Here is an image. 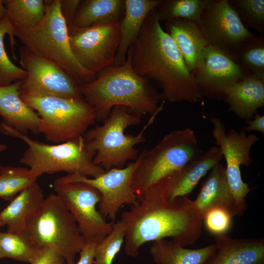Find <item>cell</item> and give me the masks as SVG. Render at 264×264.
Masks as SVG:
<instances>
[{"label": "cell", "mask_w": 264, "mask_h": 264, "mask_svg": "<svg viewBox=\"0 0 264 264\" xmlns=\"http://www.w3.org/2000/svg\"><path fill=\"white\" fill-rule=\"evenodd\" d=\"M191 201L188 196L170 200L154 186L149 187L136 205L121 215L126 224V254L136 258L143 244L168 238L183 247L194 245L203 226L201 217Z\"/></svg>", "instance_id": "obj_1"}, {"label": "cell", "mask_w": 264, "mask_h": 264, "mask_svg": "<svg viewBox=\"0 0 264 264\" xmlns=\"http://www.w3.org/2000/svg\"><path fill=\"white\" fill-rule=\"evenodd\" d=\"M160 22L157 7L149 13L129 49L132 66L139 75L156 84L164 100L199 102L202 97L194 74Z\"/></svg>", "instance_id": "obj_2"}, {"label": "cell", "mask_w": 264, "mask_h": 264, "mask_svg": "<svg viewBox=\"0 0 264 264\" xmlns=\"http://www.w3.org/2000/svg\"><path fill=\"white\" fill-rule=\"evenodd\" d=\"M79 90L93 108L98 122L104 121L117 106L125 107L140 117L152 115L164 100L152 82L134 71L127 55L123 65L105 68L94 80L80 84Z\"/></svg>", "instance_id": "obj_3"}, {"label": "cell", "mask_w": 264, "mask_h": 264, "mask_svg": "<svg viewBox=\"0 0 264 264\" xmlns=\"http://www.w3.org/2000/svg\"><path fill=\"white\" fill-rule=\"evenodd\" d=\"M165 102H161L158 109L136 135L125 134V130L139 125L141 117L121 106L113 107L102 125L88 129L83 137L87 150L95 153L94 163L106 171L124 167L128 161L136 160L140 153L135 146L145 142L144 133L163 109Z\"/></svg>", "instance_id": "obj_4"}, {"label": "cell", "mask_w": 264, "mask_h": 264, "mask_svg": "<svg viewBox=\"0 0 264 264\" xmlns=\"http://www.w3.org/2000/svg\"><path fill=\"white\" fill-rule=\"evenodd\" d=\"M0 130L3 133L19 138L26 144L27 147L19 162L28 167L37 178L44 174L50 175L61 172L95 177L106 171L94 163L95 153L87 150L83 136L50 145L33 140L2 122Z\"/></svg>", "instance_id": "obj_5"}, {"label": "cell", "mask_w": 264, "mask_h": 264, "mask_svg": "<svg viewBox=\"0 0 264 264\" xmlns=\"http://www.w3.org/2000/svg\"><path fill=\"white\" fill-rule=\"evenodd\" d=\"M43 21L32 28H14V35L33 53L60 67L79 84L95 79L78 63L70 47L68 28L60 11V0H44Z\"/></svg>", "instance_id": "obj_6"}, {"label": "cell", "mask_w": 264, "mask_h": 264, "mask_svg": "<svg viewBox=\"0 0 264 264\" xmlns=\"http://www.w3.org/2000/svg\"><path fill=\"white\" fill-rule=\"evenodd\" d=\"M24 232L37 247H51L67 264H75L76 255L87 244L73 215L55 193L44 198Z\"/></svg>", "instance_id": "obj_7"}, {"label": "cell", "mask_w": 264, "mask_h": 264, "mask_svg": "<svg viewBox=\"0 0 264 264\" xmlns=\"http://www.w3.org/2000/svg\"><path fill=\"white\" fill-rule=\"evenodd\" d=\"M22 100L40 117L39 133L58 144L83 136L96 121L92 107L83 97L21 92Z\"/></svg>", "instance_id": "obj_8"}, {"label": "cell", "mask_w": 264, "mask_h": 264, "mask_svg": "<svg viewBox=\"0 0 264 264\" xmlns=\"http://www.w3.org/2000/svg\"><path fill=\"white\" fill-rule=\"evenodd\" d=\"M201 153L194 132L189 128L173 131L153 148L144 150L132 180L138 202L149 187Z\"/></svg>", "instance_id": "obj_9"}, {"label": "cell", "mask_w": 264, "mask_h": 264, "mask_svg": "<svg viewBox=\"0 0 264 264\" xmlns=\"http://www.w3.org/2000/svg\"><path fill=\"white\" fill-rule=\"evenodd\" d=\"M210 121L213 126L212 136L226 161V174L237 215L242 216L247 208L245 198L255 187L249 188L248 184L243 181L240 167L250 165L252 162L250 150L259 138L254 134L247 135L244 130L240 132L231 130L226 132L220 118L212 117Z\"/></svg>", "instance_id": "obj_10"}, {"label": "cell", "mask_w": 264, "mask_h": 264, "mask_svg": "<svg viewBox=\"0 0 264 264\" xmlns=\"http://www.w3.org/2000/svg\"><path fill=\"white\" fill-rule=\"evenodd\" d=\"M53 189L73 215L87 243L98 244L110 233L113 222H108L97 210L101 195L96 188L85 182L58 177L54 181Z\"/></svg>", "instance_id": "obj_11"}, {"label": "cell", "mask_w": 264, "mask_h": 264, "mask_svg": "<svg viewBox=\"0 0 264 264\" xmlns=\"http://www.w3.org/2000/svg\"><path fill=\"white\" fill-rule=\"evenodd\" d=\"M71 52L94 77L113 65L120 38V22L84 28L68 29Z\"/></svg>", "instance_id": "obj_12"}, {"label": "cell", "mask_w": 264, "mask_h": 264, "mask_svg": "<svg viewBox=\"0 0 264 264\" xmlns=\"http://www.w3.org/2000/svg\"><path fill=\"white\" fill-rule=\"evenodd\" d=\"M141 159L140 153L137 159L126 167L111 168L95 177L78 174H67L60 177L64 181L85 182L96 188L101 195L99 211L105 218L114 222L118 212L123 205L132 206L138 203L132 187V180Z\"/></svg>", "instance_id": "obj_13"}, {"label": "cell", "mask_w": 264, "mask_h": 264, "mask_svg": "<svg viewBox=\"0 0 264 264\" xmlns=\"http://www.w3.org/2000/svg\"><path fill=\"white\" fill-rule=\"evenodd\" d=\"M20 64L26 72L21 92L67 98L83 97L79 83L54 63L38 56L24 46L19 48Z\"/></svg>", "instance_id": "obj_14"}, {"label": "cell", "mask_w": 264, "mask_h": 264, "mask_svg": "<svg viewBox=\"0 0 264 264\" xmlns=\"http://www.w3.org/2000/svg\"><path fill=\"white\" fill-rule=\"evenodd\" d=\"M198 24L209 44L232 56L255 35L244 26L229 0H209Z\"/></svg>", "instance_id": "obj_15"}, {"label": "cell", "mask_w": 264, "mask_h": 264, "mask_svg": "<svg viewBox=\"0 0 264 264\" xmlns=\"http://www.w3.org/2000/svg\"><path fill=\"white\" fill-rule=\"evenodd\" d=\"M193 74L202 97L214 101L223 100L230 87L250 75L233 56L210 44Z\"/></svg>", "instance_id": "obj_16"}, {"label": "cell", "mask_w": 264, "mask_h": 264, "mask_svg": "<svg viewBox=\"0 0 264 264\" xmlns=\"http://www.w3.org/2000/svg\"><path fill=\"white\" fill-rule=\"evenodd\" d=\"M222 157L220 148L212 146L153 186L170 200L188 196L199 180L220 163Z\"/></svg>", "instance_id": "obj_17"}, {"label": "cell", "mask_w": 264, "mask_h": 264, "mask_svg": "<svg viewBox=\"0 0 264 264\" xmlns=\"http://www.w3.org/2000/svg\"><path fill=\"white\" fill-rule=\"evenodd\" d=\"M215 249L203 264H264V239L215 237Z\"/></svg>", "instance_id": "obj_18"}, {"label": "cell", "mask_w": 264, "mask_h": 264, "mask_svg": "<svg viewBox=\"0 0 264 264\" xmlns=\"http://www.w3.org/2000/svg\"><path fill=\"white\" fill-rule=\"evenodd\" d=\"M21 81L0 86V117L3 123L20 132L39 133L40 118L21 98Z\"/></svg>", "instance_id": "obj_19"}, {"label": "cell", "mask_w": 264, "mask_h": 264, "mask_svg": "<svg viewBox=\"0 0 264 264\" xmlns=\"http://www.w3.org/2000/svg\"><path fill=\"white\" fill-rule=\"evenodd\" d=\"M165 31L171 37L187 67L193 73L209 43L198 22L182 19L165 22Z\"/></svg>", "instance_id": "obj_20"}, {"label": "cell", "mask_w": 264, "mask_h": 264, "mask_svg": "<svg viewBox=\"0 0 264 264\" xmlns=\"http://www.w3.org/2000/svg\"><path fill=\"white\" fill-rule=\"evenodd\" d=\"M210 171L196 198L191 201L193 208L201 218L207 211L215 207L227 210L233 217L237 216L225 167L219 163Z\"/></svg>", "instance_id": "obj_21"}, {"label": "cell", "mask_w": 264, "mask_h": 264, "mask_svg": "<svg viewBox=\"0 0 264 264\" xmlns=\"http://www.w3.org/2000/svg\"><path fill=\"white\" fill-rule=\"evenodd\" d=\"M223 100L229 111L241 119L250 120L264 106V80L249 75L230 87Z\"/></svg>", "instance_id": "obj_22"}, {"label": "cell", "mask_w": 264, "mask_h": 264, "mask_svg": "<svg viewBox=\"0 0 264 264\" xmlns=\"http://www.w3.org/2000/svg\"><path fill=\"white\" fill-rule=\"evenodd\" d=\"M162 0H125L123 17L120 21V38L114 65H123L130 47L136 39L149 13Z\"/></svg>", "instance_id": "obj_23"}, {"label": "cell", "mask_w": 264, "mask_h": 264, "mask_svg": "<svg viewBox=\"0 0 264 264\" xmlns=\"http://www.w3.org/2000/svg\"><path fill=\"white\" fill-rule=\"evenodd\" d=\"M43 190L35 182L21 192L0 211L7 231L24 232L26 225L44 199Z\"/></svg>", "instance_id": "obj_24"}, {"label": "cell", "mask_w": 264, "mask_h": 264, "mask_svg": "<svg viewBox=\"0 0 264 264\" xmlns=\"http://www.w3.org/2000/svg\"><path fill=\"white\" fill-rule=\"evenodd\" d=\"M125 8V0H80L69 28H84L120 22Z\"/></svg>", "instance_id": "obj_25"}, {"label": "cell", "mask_w": 264, "mask_h": 264, "mask_svg": "<svg viewBox=\"0 0 264 264\" xmlns=\"http://www.w3.org/2000/svg\"><path fill=\"white\" fill-rule=\"evenodd\" d=\"M215 249L214 243L193 249L173 240L162 239L152 242L150 253L155 264H203Z\"/></svg>", "instance_id": "obj_26"}, {"label": "cell", "mask_w": 264, "mask_h": 264, "mask_svg": "<svg viewBox=\"0 0 264 264\" xmlns=\"http://www.w3.org/2000/svg\"><path fill=\"white\" fill-rule=\"evenodd\" d=\"M6 18L14 27L32 28L43 21L45 6L43 0H2Z\"/></svg>", "instance_id": "obj_27"}, {"label": "cell", "mask_w": 264, "mask_h": 264, "mask_svg": "<svg viewBox=\"0 0 264 264\" xmlns=\"http://www.w3.org/2000/svg\"><path fill=\"white\" fill-rule=\"evenodd\" d=\"M8 34L14 58L16 42L13 26L6 17L0 21V86L10 85L17 81H22L26 76V72L16 65L9 59L4 44V38Z\"/></svg>", "instance_id": "obj_28"}, {"label": "cell", "mask_w": 264, "mask_h": 264, "mask_svg": "<svg viewBox=\"0 0 264 264\" xmlns=\"http://www.w3.org/2000/svg\"><path fill=\"white\" fill-rule=\"evenodd\" d=\"M37 179L27 167L2 166L0 170V198L11 201Z\"/></svg>", "instance_id": "obj_29"}, {"label": "cell", "mask_w": 264, "mask_h": 264, "mask_svg": "<svg viewBox=\"0 0 264 264\" xmlns=\"http://www.w3.org/2000/svg\"><path fill=\"white\" fill-rule=\"evenodd\" d=\"M209 0H162L157 6L160 22L174 19L199 22Z\"/></svg>", "instance_id": "obj_30"}, {"label": "cell", "mask_w": 264, "mask_h": 264, "mask_svg": "<svg viewBox=\"0 0 264 264\" xmlns=\"http://www.w3.org/2000/svg\"><path fill=\"white\" fill-rule=\"evenodd\" d=\"M0 247L4 258L29 264L33 260L39 249L24 232L0 231Z\"/></svg>", "instance_id": "obj_31"}, {"label": "cell", "mask_w": 264, "mask_h": 264, "mask_svg": "<svg viewBox=\"0 0 264 264\" xmlns=\"http://www.w3.org/2000/svg\"><path fill=\"white\" fill-rule=\"evenodd\" d=\"M233 56L250 75L264 80V36L255 35Z\"/></svg>", "instance_id": "obj_32"}, {"label": "cell", "mask_w": 264, "mask_h": 264, "mask_svg": "<svg viewBox=\"0 0 264 264\" xmlns=\"http://www.w3.org/2000/svg\"><path fill=\"white\" fill-rule=\"evenodd\" d=\"M125 231L123 220L113 222L110 233L96 246L93 264H112L124 243Z\"/></svg>", "instance_id": "obj_33"}, {"label": "cell", "mask_w": 264, "mask_h": 264, "mask_svg": "<svg viewBox=\"0 0 264 264\" xmlns=\"http://www.w3.org/2000/svg\"><path fill=\"white\" fill-rule=\"evenodd\" d=\"M242 24L264 36V0H229Z\"/></svg>", "instance_id": "obj_34"}, {"label": "cell", "mask_w": 264, "mask_h": 264, "mask_svg": "<svg viewBox=\"0 0 264 264\" xmlns=\"http://www.w3.org/2000/svg\"><path fill=\"white\" fill-rule=\"evenodd\" d=\"M233 217L222 208H213L203 215L202 226L209 233L215 237L226 235L232 226Z\"/></svg>", "instance_id": "obj_35"}, {"label": "cell", "mask_w": 264, "mask_h": 264, "mask_svg": "<svg viewBox=\"0 0 264 264\" xmlns=\"http://www.w3.org/2000/svg\"><path fill=\"white\" fill-rule=\"evenodd\" d=\"M30 264H67L65 259L53 249L48 246L39 247Z\"/></svg>", "instance_id": "obj_36"}, {"label": "cell", "mask_w": 264, "mask_h": 264, "mask_svg": "<svg viewBox=\"0 0 264 264\" xmlns=\"http://www.w3.org/2000/svg\"><path fill=\"white\" fill-rule=\"evenodd\" d=\"M79 0H60V11L68 29L71 27Z\"/></svg>", "instance_id": "obj_37"}, {"label": "cell", "mask_w": 264, "mask_h": 264, "mask_svg": "<svg viewBox=\"0 0 264 264\" xmlns=\"http://www.w3.org/2000/svg\"><path fill=\"white\" fill-rule=\"evenodd\" d=\"M97 243L87 242L79 253V258L75 264H93L94 253Z\"/></svg>", "instance_id": "obj_38"}, {"label": "cell", "mask_w": 264, "mask_h": 264, "mask_svg": "<svg viewBox=\"0 0 264 264\" xmlns=\"http://www.w3.org/2000/svg\"><path fill=\"white\" fill-rule=\"evenodd\" d=\"M254 119L245 120L248 126L243 128L245 131H255L264 133V116L257 112L253 116Z\"/></svg>", "instance_id": "obj_39"}, {"label": "cell", "mask_w": 264, "mask_h": 264, "mask_svg": "<svg viewBox=\"0 0 264 264\" xmlns=\"http://www.w3.org/2000/svg\"><path fill=\"white\" fill-rule=\"evenodd\" d=\"M6 17V10L2 3V0H0V21L4 19Z\"/></svg>", "instance_id": "obj_40"}, {"label": "cell", "mask_w": 264, "mask_h": 264, "mask_svg": "<svg viewBox=\"0 0 264 264\" xmlns=\"http://www.w3.org/2000/svg\"><path fill=\"white\" fill-rule=\"evenodd\" d=\"M7 147L6 145L0 143V153L6 150L7 149ZM1 167L2 165H1L0 163V170Z\"/></svg>", "instance_id": "obj_41"}, {"label": "cell", "mask_w": 264, "mask_h": 264, "mask_svg": "<svg viewBox=\"0 0 264 264\" xmlns=\"http://www.w3.org/2000/svg\"><path fill=\"white\" fill-rule=\"evenodd\" d=\"M5 226L4 223L3 222L2 220L1 219L0 216V228L1 227H2Z\"/></svg>", "instance_id": "obj_42"}, {"label": "cell", "mask_w": 264, "mask_h": 264, "mask_svg": "<svg viewBox=\"0 0 264 264\" xmlns=\"http://www.w3.org/2000/svg\"><path fill=\"white\" fill-rule=\"evenodd\" d=\"M4 258L3 255L2 253L0 247V260Z\"/></svg>", "instance_id": "obj_43"}]
</instances>
